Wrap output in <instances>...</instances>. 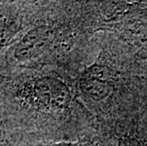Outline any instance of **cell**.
I'll return each mask as SVG.
<instances>
[{"mask_svg":"<svg viewBox=\"0 0 147 146\" xmlns=\"http://www.w3.org/2000/svg\"><path fill=\"white\" fill-rule=\"evenodd\" d=\"M17 96L30 108L48 114H64L72 104L69 86L64 81L49 75L27 79L17 90Z\"/></svg>","mask_w":147,"mask_h":146,"instance_id":"cell-1","label":"cell"},{"mask_svg":"<svg viewBox=\"0 0 147 146\" xmlns=\"http://www.w3.org/2000/svg\"><path fill=\"white\" fill-rule=\"evenodd\" d=\"M78 86L80 92L90 101H107L118 90L117 72L105 64L94 63L84 68L79 78Z\"/></svg>","mask_w":147,"mask_h":146,"instance_id":"cell-2","label":"cell"},{"mask_svg":"<svg viewBox=\"0 0 147 146\" xmlns=\"http://www.w3.org/2000/svg\"><path fill=\"white\" fill-rule=\"evenodd\" d=\"M53 30L48 25H41L30 30L18 41L13 57L19 62H28L40 56L52 41Z\"/></svg>","mask_w":147,"mask_h":146,"instance_id":"cell-3","label":"cell"},{"mask_svg":"<svg viewBox=\"0 0 147 146\" xmlns=\"http://www.w3.org/2000/svg\"><path fill=\"white\" fill-rule=\"evenodd\" d=\"M15 30L5 23H0V48L8 45L12 37L15 35Z\"/></svg>","mask_w":147,"mask_h":146,"instance_id":"cell-4","label":"cell"},{"mask_svg":"<svg viewBox=\"0 0 147 146\" xmlns=\"http://www.w3.org/2000/svg\"><path fill=\"white\" fill-rule=\"evenodd\" d=\"M40 146H97L94 141H56L43 144Z\"/></svg>","mask_w":147,"mask_h":146,"instance_id":"cell-5","label":"cell"}]
</instances>
